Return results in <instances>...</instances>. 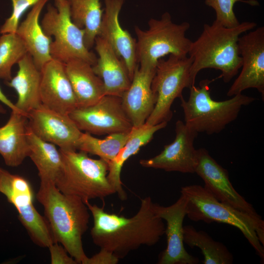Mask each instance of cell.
<instances>
[{
    "instance_id": "cell-1",
    "label": "cell",
    "mask_w": 264,
    "mask_h": 264,
    "mask_svg": "<svg viewBox=\"0 0 264 264\" xmlns=\"http://www.w3.org/2000/svg\"><path fill=\"white\" fill-rule=\"evenodd\" d=\"M85 203L93 219L90 231L93 242L119 260L142 245H155L165 234V224L155 214L150 197L141 199L138 212L131 218L107 213L89 201Z\"/></svg>"
},
{
    "instance_id": "cell-2",
    "label": "cell",
    "mask_w": 264,
    "mask_h": 264,
    "mask_svg": "<svg viewBox=\"0 0 264 264\" xmlns=\"http://www.w3.org/2000/svg\"><path fill=\"white\" fill-rule=\"evenodd\" d=\"M36 198L44 207L55 242L63 245L78 264H85L88 257L82 237L90 218L86 203L77 196L62 193L50 182H40Z\"/></svg>"
},
{
    "instance_id": "cell-3",
    "label": "cell",
    "mask_w": 264,
    "mask_h": 264,
    "mask_svg": "<svg viewBox=\"0 0 264 264\" xmlns=\"http://www.w3.org/2000/svg\"><path fill=\"white\" fill-rule=\"evenodd\" d=\"M256 25L255 22L246 21L227 27L215 20L211 24H204L201 34L192 42L188 52L189 57L193 60L190 69L192 85H195L198 73L205 68L220 70V77L225 83L235 76L242 66L239 38Z\"/></svg>"
},
{
    "instance_id": "cell-4",
    "label": "cell",
    "mask_w": 264,
    "mask_h": 264,
    "mask_svg": "<svg viewBox=\"0 0 264 264\" xmlns=\"http://www.w3.org/2000/svg\"><path fill=\"white\" fill-rule=\"evenodd\" d=\"M187 198L186 216L194 221L225 223L237 228L261 259H264V221L258 220L217 199L204 186L182 187Z\"/></svg>"
},
{
    "instance_id": "cell-5",
    "label": "cell",
    "mask_w": 264,
    "mask_h": 264,
    "mask_svg": "<svg viewBox=\"0 0 264 264\" xmlns=\"http://www.w3.org/2000/svg\"><path fill=\"white\" fill-rule=\"evenodd\" d=\"M209 79L201 80L199 86L190 89L189 97L179 98L182 108L184 123L196 132L211 135L218 133L235 121L243 106L255 100L251 96L238 94L224 101H216L210 95Z\"/></svg>"
},
{
    "instance_id": "cell-6",
    "label": "cell",
    "mask_w": 264,
    "mask_h": 264,
    "mask_svg": "<svg viewBox=\"0 0 264 264\" xmlns=\"http://www.w3.org/2000/svg\"><path fill=\"white\" fill-rule=\"evenodd\" d=\"M59 151L63 165L55 185L61 192L77 196L84 202L116 193L107 177V162L101 158H91L81 151Z\"/></svg>"
},
{
    "instance_id": "cell-7",
    "label": "cell",
    "mask_w": 264,
    "mask_h": 264,
    "mask_svg": "<svg viewBox=\"0 0 264 264\" xmlns=\"http://www.w3.org/2000/svg\"><path fill=\"white\" fill-rule=\"evenodd\" d=\"M148 25L147 30L134 26L136 58L140 67L155 69L158 60L168 54L187 56L192 42L186 37L190 26L189 22L175 23L167 12L160 19H151Z\"/></svg>"
},
{
    "instance_id": "cell-8",
    "label": "cell",
    "mask_w": 264,
    "mask_h": 264,
    "mask_svg": "<svg viewBox=\"0 0 264 264\" xmlns=\"http://www.w3.org/2000/svg\"><path fill=\"white\" fill-rule=\"evenodd\" d=\"M55 5H48L41 23L44 33L54 38L50 46L52 58L65 64L78 59L94 65L97 57L85 44L84 29L72 21L67 0Z\"/></svg>"
},
{
    "instance_id": "cell-9",
    "label": "cell",
    "mask_w": 264,
    "mask_h": 264,
    "mask_svg": "<svg viewBox=\"0 0 264 264\" xmlns=\"http://www.w3.org/2000/svg\"><path fill=\"white\" fill-rule=\"evenodd\" d=\"M192 62V59L188 56L182 57L173 55H169L166 60H158L151 84L157 100L146 124L155 125L171 119V107L175 100L182 96L185 88L194 86L190 79Z\"/></svg>"
},
{
    "instance_id": "cell-10",
    "label": "cell",
    "mask_w": 264,
    "mask_h": 264,
    "mask_svg": "<svg viewBox=\"0 0 264 264\" xmlns=\"http://www.w3.org/2000/svg\"><path fill=\"white\" fill-rule=\"evenodd\" d=\"M0 192L17 209L20 221L34 243L48 248L55 242L47 221L34 205V192L26 179L0 167Z\"/></svg>"
},
{
    "instance_id": "cell-11",
    "label": "cell",
    "mask_w": 264,
    "mask_h": 264,
    "mask_svg": "<svg viewBox=\"0 0 264 264\" xmlns=\"http://www.w3.org/2000/svg\"><path fill=\"white\" fill-rule=\"evenodd\" d=\"M80 131L96 135L130 132L132 124L119 96L105 95L95 104L78 107L69 114Z\"/></svg>"
},
{
    "instance_id": "cell-12",
    "label": "cell",
    "mask_w": 264,
    "mask_h": 264,
    "mask_svg": "<svg viewBox=\"0 0 264 264\" xmlns=\"http://www.w3.org/2000/svg\"><path fill=\"white\" fill-rule=\"evenodd\" d=\"M242 59V70L227 92L232 97L250 88H256L264 96V27L242 36L238 42Z\"/></svg>"
},
{
    "instance_id": "cell-13",
    "label": "cell",
    "mask_w": 264,
    "mask_h": 264,
    "mask_svg": "<svg viewBox=\"0 0 264 264\" xmlns=\"http://www.w3.org/2000/svg\"><path fill=\"white\" fill-rule=\"evenodd\" d=\"M196 173L204 181V187L219 200L262 220L252 205L235 189L228 171L220 165L204 148L197 149Z\"/></svg>"
},
{
    "instance_id": "cell-14",
    "label": "cell",
    "mask_w": 264,
    "mask_h": 264,
    "mask_svg": "<svg viewBox=\"0 0 264 264\" xmlns=\"http://www.w3.org/2000/svg\"><path fill=\"white\" fill-rule=\"evenodd\" d=\"M28 125L41 139L63 150H77L82 133L69 114L51 110L42 104L27 114Z\"/></svg>"
},
{
    "instance_id": "cell-15",
    "label": "cell",
    "mask_w": 264,
    "mask_h": 264,
    "mask_svg": "<svg viewBox=\"0 0 264 264\" xmlns=\"http://www.w3.org/2000/svg\"><path fill=\"white\" fill-rule=\"evenodd\" d=\"M174 141L165 145L163 150L156 156L139 161L145 168L163 170L167 172L195 173L197 149L194 146L198 133L178 120L175 126Z\"/></svg>"
},
{
    "instance_id": "cell-16",
    "label": "cell",
    "mask_w": 264,
    "mask_h": 264,
    "mask_svg": "<svg viewBox=\"0 0 264 264\" xmlns=\"http://www.w3.org/2000/svg\"><path fill=\"white\" fill-rule=\"evenodd\" d=\"M187 198L180 193L178 199L168 206L154 203L156 215L166 223L167 246L159 257V264H198V257L190 254L184 246L183 222L186 216Z\"/></svg>"
},
{
    "instance_id": "cell-17",
    "label": "cell",
    "mask_w": 264,
    "mask_h": 264,
    "mask_svg": "<svg viewBox=\"0 0 264 264\" xmlns=\"http://www.w3.org/2000/svg\"><path fill=\"white\" fill-rule=\"evenodd\" d=\"M41 103L58 112L69 114L78 107L65 63L52 58L42 68Z\"/></svg>"
},
{
    "instance_id": "cell-18",
    "label": "cell",
    "mask_w": 264,
    "mask_h": 264,
    "mask_svg": "<svg viewBox=\"0 0 264 264\" xmlns=\"http://www.w3.org/2000/svg\"><path fill=\"white\" fill-rule=\"evenodd\" d=\"M125 0H104L103 14L98 36L105 39L117 55L122 59L132 79L138 65L136 58V40L119 22V15Z\"/></svg>"
},
{
    "instance_id": "cell-19",
    "label": "cell",
    "mask_w": 264,
    "mask_h": 264,
    "mask_svg": "<svg viewBox=\"0 0 264 264\" xmlns=\"http://www.w3.org/2000/svg\"><path fill=\"white\" fill-rule=\"evenodd\" d=\"M155 69L143 68L138 65L130 86L121 97L123 107L133 127L144 125L154 108L157 96L151 84Z\"/></svg>"
},
{
    "instance_id": "cell-20",
    "label": "cell",
    "mask_w": 264,
    "mask_h": 264,
    "mask_svg": "<svg viewBox=\"0 0 264 264\" xmlns=\"http://www.w3.org/2000/svg\"><path fill=\"white\" fill-rule=\"evenodd\" d=\"M94 44L98 57L92 67L103 82L105 95L121 97L132 81L124 62L102 37L97 36Z\"/></svg>"
},
{
    "instance_id": "cell-21",
    "label": "cell",
    "mask_w": 264,
    "mask_h": 264,
    "mask_svg": "<svg viewBox=\"0 0 264 264\" xmlns=\"http://www.w3.org/2000/svg\"><path fill=\"white\" fill-rule=\"evenodd\" d=\"M27 125V115L12 110L7 123L0 127V154L8 166L17 167L29 156Z\"/></svg>"
},
{
    "instance_id": "cell-22",
    "label": "cell",
    "mask_w": 264,
    "mask_h": 264,
    "mask_svg": "<svg viewBox=\"0 0 264 264\" xmlns=\"http://www.w3.org/2000/svg\"><path fill=\"white\" fill-rule=\"evenodd\" d=\"M16 75L6 84L16 91V108L27 116L28 113L42 103L40 97L41 72L27 53L18 63Z\"/></svg>"
},
{
    "instance_id": "cell-23",
    "label": "cell",
    "mask_w": 264,
    "mask_h": 264,
    "mask_svg": "<svg viewBox=\"0 0 264 264\" xmlns=\"http://www.w3.org/2000/svg\"><path fill=\"white\" fill-rule=\"evenodd\" d=\"M48 0H40L35 4L19 24L16 33L24 42L37 67L41 71L52 58L50 52L51 38L44 32L39 22L40 14Z\"/></svg>"
},
{
    "instance_id": "cell-24",
    "label": "cell",
    "mask_w": 264,
    "mask_h": 264,
    "mask_svg": "<svg viewBox=\"0 0 264 264\" xmlns=\"http://www.w3.org/2000/svg\"><path fill=\"white\" fill-rule=\"evenodd\" d=\"M167 125V122H163L155 125L145 123L139 127H133L124 146L114 159L108 164V178L120 199L123 200L127 198L121 179V172L124 164L131 156L135 154L141 147L148 144L156 132L164 128Z\"/></svg>"
},
{
    "instance_id": "cell-25",
    "label": "cell",
    "mask_w": 264,
    "mask_h": 264,
    "mask_svg": "<svg viewBox=\"0 0 264 264\" xmlns=\"http://www.w3.org/2000/svg\"><path fill=\"white\" fill-rule=\"evenodd\" d=\"M65 64L78 107L93 105L105 95L103 82L94 73L90 64L78 59Z\"/></svg>"
},
{
    "instance_id": "cell-26",
    "label": "cell",
    "mask_w": 264,
    "mask_h": 264,
    "mask_svg": "<svg viewBox=\"0 0 264 264\" xmlns=\"http://www.w3.org/2000/svg\"><path fill=\"white\" fill-rule=\"evenodd\" d=\"M27 136L29 145V157L35 165L40 181L55 184L63 165L62 157L56 145L38 137L27 127Z\"/></svg>"
},
{
    "instance_id": "cell-27",
    "label": "cell",
    "mask_w": 264,
    "mask_h": 264,
    "mask_svg": "<svg viewBox=\"0 0 264 264\" xmlns=\"http://www.w3.org/2000/svg\"><path fill=\"white\" fill-rule=\"evenodd\" d=\"M73 22L84 30V41L90 49L94 45L100 28L103 10L100 0H67Z\"/></svg>"
},
{
    "instance_id": "cell-28",
    "label": "cell",
    "mask_w": 264,
    "mask_h": 264,
    "mask_svg": "<svg viewBox=\"0 0 264 264\" xmlns=\"http://www.w3.org/2000/svg\"><path fill=\"white\" fill-rule=\"evenodd\" d=\"M183 242L190 247L200 250L204 264H232L233 257L222 243L214 240L206 232L197 230L193 226H183Z\"/></svg>"
},
{
    "instance_id": "cell-29",
    "label": "cell",
    "mask_w": 264,
    "mask_h": 264,
    "mask_svg": "<svg viewBox=\"0 0 264 264\" xmlns=\"http://www.w3.org/2000/svg\"><path fill=\"white\" fill-rule=\"evenodd\" d=\"M130 132L114 133L104 139L96 138L90 133L82 132L77 150L98 156L109 164L118 154L127 142Z\"/></svg>"
},
{
    "instance_id": "cell-30",
    "label": "cell",
    "mask_w": 264,
    "mask_h": 264,
    "mask_svg": "<svg viewBox=\"0 0 264 264\" xmlns=\"http://www.w3.org/2000/svg\"><path fill=\"white\" fill-rule=\"evenodd\" d=\"M28 53L26 47L17 33H8L0 37V78L9 81L11 69Z\"/></svg>"
},
{
    "instance_id": "cell-31",
    "label": "cell",
    "mask_w": 264,
    "mask_h": 264,
    "mask_svg": "<svg viewBox=\"0 0 264 264\" xmlns=\"http://www.w3.org/2000/svg\"><path fill=\"white\" fill-rule=\"evenodd\" d=\"M241 2L251 6H258L256 0H205V3L212 8L216 13L215 21L227 27L238 25L240 23L234 12L235 3Z\"/></svg>"
},
{
    "instance_id": "cell-32",
    "label": "cell",
    "mask_w": 264,
    "mask_h": 264,
    "mask_svg": "<svg viewBox=\"0 0 264 264\" xmlns=\"http://www.w3.org/2000/svg\"><path fill=\"white\" fill-rule=\"evenodd\" d=\"M40 0H11L12 12L0 28L1 34L16 33L19 25L20 20L24 13L30 7L33 6Z\"/></svg>"
},
{
    "instance_id": "cell-33",
    "label": "cell",
    "mask_w": 264,
    "mask_h": 264,
    "mask_svg": "<svg viewBox=\"0 0 264 264\" xmlns=\"http://www.w3.org/2000/svg\"><path fill=\"white\" fill-rule=\"evenodd\" d=\"M51 264H77L75 260L67 252L64 247L55 242L48 247Z\"/></svg>"
},
{
    "instance_id": "cell-34",
    "label": "cell",
    "mask_w": 264,
    "mask_h": 264,
    "mask_svg": "<svg viewBox=\"0 0 264 264\" xmlns=\"http://www.w3.org/2000/svg\"><path fill=\"white\" fill-rule=\"evenodd\" d=\"M90 258H88L85 264H116L118 259L112 252L103 248Z\"/></svg>"
},
{
    "instance_id": "cell-35",
    "label": "cell",
    "mask_w": 264,
    "mask_h": 264,
    "mask_svg": "<svg viewBox=\"0 0 264 264\" xmlns=\"http://www.w3.org/2000/svg\"><path fill=\"white\" fill-rule=\"evenodd\" d=\"M0 102L7 106L12 110L17 111L21 112L13 104L3 93L0 88ZM4 111V109L0 106V112L3 113Z\"/></svg>"
},
{
    "instance_id": "cell-36",
    "label": "cell",
    "mask_w": 264,
    "mask_h": 264,
    "mask_svg": "<svg viewBox=\"0 0 264 264\" xmlns=\"http://www.w3.org/2000/svg\"><path fill=\"white\" fill-rule=\"evenodd\" d=\"M66 0H55V5L64 3Z\"/></svg>"
}]
</instances>
